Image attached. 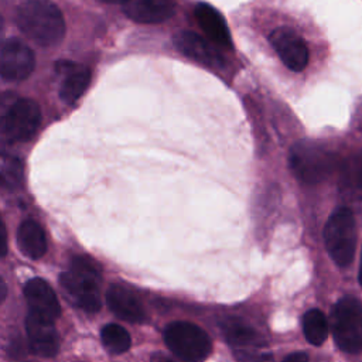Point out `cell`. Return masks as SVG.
Instances as JSON below:
<instances>
[{
	"instance_id": "1",
	"label": "cell",
	"mask_w": 362,
	"mask_h": 362,
	"mask_svg": "<svg viewBox=\"0 0 362 362\" xmlns=\"http://www.w3.org/2000/svg\"><path fill=\"white\" fill-rule=\"evenodd\" d=\"M16 21L20 31L42 47L58 44L65 35V20L49 0H27L20 4Z\"/></svg>"
},
{
	"instance_id": "2",
	"label": "cell",
	"mask_w": 362,
	"mask_h": 362,
	"mask_svg": "<svg viewBox=\"0 0 362 362\" xmlns=\"http://www.w3.org/2000/svg\"><path fill=\"white\" fill-rule=\"evenodd\" d=\"M59 280L61 286L85 311L96 313L100 308V270L93 259L75 256L71 262V270L62 273Z\"/></svg>"
},
{
	"instance_id": "3",
	"label": "cell",
	"mask_w": 362,
	"mask_h": 362,
	"mask_svg": "<svg viewBox=\"0 0 362 362\" xmlns=\"http://www.w3.org/2000/svg\"><path fill=\"white\" fill-rule=\"evenodd\" d=\"M290 168L304 184H318L328 178L335 167V156L314 141L293 144L288 154Z\"/></svg>"
},
{
	"instance_id": "4",
	"label": "cell",
	"mask_w": 362,
	"mask_h": 362,
	"mask_svg": "<svg viewBox=\"0 0 362 362\" xmlns=\"http://www.w3.org/2000/svg\"><path fill=\"white\" fill-rule=\"evenodd\" d=\"M331 329L337 345L349 354L362 352V304L355 297H342L331 311Z\"/></svg>"
},
{
	"instance_id": "5",
	"label": "cell",
	"mask_w": 362,
	"mask_h": 362,
	"mask_svg": "<svg viewBox=\"0 0 362 362\" xmlns=\"http://www.w3.org/2000/svg\"><path fill=\"white\" fill-rule=\"evenodd\" d=\"M324 242L331 259L338 266L351 264L356 246L355 219L351 209L338 208L331 214L324 228Z\"/></svg>"
},
{
	"instance_id": "6",
	"label": "cell",
	"mask_w": 362,
	"mask_h": 362,
	"mask_svg": "<svg viewBox=\"0 0 362 362\" xmlns=\"http://www.w3.org/2000/svg\"><path fill=\"white\" fill-rule=\"evenodd\" d=\"M164 341L168 349L185 362H199L205 359L212 349L208 334L188 321H174L168 324L164 329Z\"/></svg>"
},
{
	"instance_id": "7",
	"label": "cell",
	"mask_w": 362,
	"mask_h": 362,
	"mask_svg": "<svg viewBox=\"0 0 362 362\" xmlns=\"http://www.w3.org/2000/svg\"><path fill=\"white\" fill-rule=\"evenodd\" d=\"M41 123V110L31 99H18L3 112L1 134L10 143L28 141Z\"/></svg>"
},
{
	"instance_id": "8",
	"label": "cell",
	"mask_w": 362,
	"mask_h": 362,
	"mask_svg": "<svg viewBox=\"0 0 362 362\" xmlns=\"http://www.w3.org/2000/svg\"><path fill=\"white\" fill-rule=\"evenodd\" d=\"M35 68V57L31 48L17 40L4 41L0 54V72L6 81H23L31 75Z\"/></svg>"
},
{
	"instance_id": "9",
	"label": "cell",
	"mask_w": 362,
	"mask_h": 362,
	"mask_svg": "<svg viewBox=\"0 0 362 362\" xmlns=\"http://www.w3.org/2000/svg\"><path fill=\"white\" fill-rule=\"evenodd\" d=\"M270 44L274 48L283 64L294 71H303L308 64V48L304 40L288 27H279L269 35Z\"/></svg>"
},
{
	"instance_id": "10",
	"label": "cell",
	"mask_w": 362,
	"mask_h": 362,
	"mask_svg": "<svg viewBox=\"0 0 362 362\" xmlns=\"http://www.w3.org/2000/svg\"><path fill=\"white\" fill-rule=\"evenodd\" d=\"M174 44L180 52L202 65L211 68H221L225 64L221 48L216 47L206 37L198 35L197 33L178 31L174 35Z\"/></svg>"
},
{
	"instance_id": "11",
	"label": "cell",
	"mask_w": 362,
	"mask_h": 362,
	"mask_svg": "<svg viewBox=\"0 0 362 362\" xmlns=\"http://www.w3.org/2000/svg\"><path fill=\"white\" fill-rule=\"evenodd\" d=\"M25 331L30 349L34 354L51 358L58 352L59 339L52 320L28 313L25 318Z\"/></svg>"
},
{
	"instance_id": "12",
	"label": "cell",
	"mask_w": 362,
	"mask_h": 362,
	"mask_svg": "<svg viewBox=\"0 0 362 362\" xmlns=\"http://www.w3.org/2000/svg\"><path fill=\"white\" fill-rule=\"evenodd\" d=\"M24 296L30 308V313L55 321L61 314V307L57 294L51 286L40 279H31L24 287Z\"/></svg>"
},
{
	"instance_id": "13",
	"label": "cell",
	"mask_w": 362,
	"mask_h": 362,
	"mask_svg": "<svg viewBox=\"0 0 362 362\" xmlns=\"http://www.w3.org/2000/svg\"><path fill=\"white\" fill-rule=\"evenodd\" d=\"M194 16L205 37L221 49L232 48V38L222 14L208 3H198Z\"/></svg>"
},
{
	"instance_id": "14",
	"label": "cell",
	"mask_w": 362,
	"mask_h": 362,
	"mask_svg": "<svg viewBox=\"0 0 362 362\" xmlns=\"http://www.w3.org/2000/svg\"><path fill=\"white\" fill-rule=\"evenodd\" d=\"M123 13L133 21L156 24L170 18L175 10L174 0H126Z\"/></svg>"
},
{
	"instance_id": "15",
	"label": "cell",
	"mask_w": 362,
	"mask_h": 362,
	"mask_svg": "<svg viewBox=\"0 0 362 362\" xmlns=\"http://www.w3.org/2000/svg\"><path fill=\"white\" fill-rule=\"evenodd\" d=\"M55 68L64 76L59 86V98L66 105L75 103L83 95L90 82V71L85 66L66 61H61Z\"/></svg>"
},
{
	"instance_id": "16",
	"label": "cell",
	"mask_w": 362,
	"mask_h": 362,
	"mask_svg": "<svg viewBox=\"0 0 362 362\" xmlns=\"http://www.w3.org/2000/svg\"><path fill=\"white\" fill-rule=\"evenodd\" d=\"M106 300L116 317L129 322H141L144 320L143 305L130 290L122 286H112L106 293Z\"/></svg>"
},
{
	"instance_id": "17",
	"label": "cell",
	"mask_w": 362,
	"mask_h": 362,
	"mask_svg": "<svg viewBox=\"0 0 362 362\" xmlns=\"http://www.w3.org/2000/svg\"><path fill=\"white\" fill-rule=\"evenodd\" d=\"M17 243L20 250L30 259H40L47 252V238L41 225L27 219L21 222L17 230Z\"/></svg>"
},
{
	"instance_id": "18",
	"label": "cell",
	"mask_w": 362,
	"mask_h": 362,
	"mask_svg": "<svg viewBox=\"0 0 362 362\" xmlns=\"http://www.w3.org/2000/svg\"><path fill=\"white\" fill-rule=\"evenodd\" d=\"M223 334L226 337V341L235 351L266 346L262 337L253 328L240 321L225 322Z\"/></svg>"
},
{
	"instance_id": "19",
	"label": "cell",
	"mask_w": 362,
	"mask_h": 362,
	"mask_svg": "<svg viewBox=\"0 0 362 362\" xmlns=\"http://www.w3.org/2000/svg\"><path fill=\"white\" fill-rule=\"evenodd\" d=\"M303 332L307 341L313 345H321L328 335V321L325 315L317 310H308L303 315Z\"/></svg>"
},
{
	"instance_id": "20",
	"label": "cell",
	"mask_w": 362,
	"mask_h": 362,
	"mask_svg": "<svg viewBox=\"0 0 362 362\" xmlns=\"http://www.w3.org/2000/svg\"><path fill=\"white\" fill-rule=\"evenodd\" d=\"M100 339L103 346L110 354H123L130 348V335L129 332L117 325V324H107L100 331Z\"/></svg>"
},
{
	"instance_id": "21",
	"label": "cell",
	"mask_w": 362,
	"mask_h": 362,
	"mask_svg": "<svg viewBox=\"0 0 362 362\" xmlns=\"http://www.w3.org/2000/svg\"><path fill=\"white\" fill-rule=\"evenodd\" d=\"M23 164L18 158L11 156H3L1 158V184L4 188L14 189L20 187L23 181Z\"/></svg>"
},
{
	"instance_id": "22",
	"label": "cell",
	"mask_w": 362,
	"mask_h": 362,
	"mask_svg": "<svg viewBox=\"0 0 362 362\" xmlns=\"http://www.w3.org/2000/svg\"><path fill=\"white\" fill-rule=\"evenodd\" d=\"M235 356L239 362H274L272 354L264 351V346L239 349V351H235Z\"/></svg>"
},
{
	"instance_id": "23",
	"label": "cell",
	"mask_w": 362,
	"mask_h": 362,
	"mask_svg": "<svg viewBox=\"0 0 362 362\" xmlns=\"http://www.w3.org/2000/svg\"><path fill=\"white\" fill-rule=\"evenodd\" d=\"M283 362H308V355L305 352H293L287 355Z\"/></svg>"
},
{
	"instance_id": "24",
	"label": "cell",
	"mask_w": 362,
	"mask_h": 362,
	"mask_svg": "<svg viewBox=\"0 0 362 362\" xmlns=\"http://www.w3.org/2000/svg\"><path fill=\"white\" fill-rule=\"evenodd\" d=\"M151 362H175V361L168 358V356H165V355H163V354H156V355H153Z\"/></svg>"
},
{
	"instance_id": "25",
	"label": "cell",
	"mask_w": 362,
	"mask_h": 362,
	"mask_svg": "<svg viewBox=\"0 0 362 362\" xmlns=\"http://www.w3.org/2000/svg\"><path fill=\"white\" fill-rule=\"evenodd\" d=\"M3 239V245H1V255L4 256L6 255V252H7V245H6V238H7V235H6V228L3 226V236H1Z\"/></svg>"
},
{
	"instance_id": "26",
	"label": "cell",
	"mask_w": 362,
	"mask_h": 362,
	"mask_svg": "<svg viewBox=\"0 0 362 362\" xmlns=\"http://www.w3.org/2000/svg\"><path fill=\"white\" fill-rule=\"evenodd\" d=\"M99 1H102V3H109V4H113V3H120V4H123L126 0H99Z\"/></svg>"
},
{
	"instance_id": "27",
	"label": "cell",
	"mask_w": 362,
	"mask_h": 362,
	"mask_svg": "<svg viewBox=\"0 0 362 362\" xmlns=\"http://www.w3.org/2000/svg\"><path fill=\"white\" fill-rule=\"evenodd\" d=\"M359 283L362 286V256H361V264H359Z\"/></svg>"
},
{
	"instance_id": "28",
	"label": "cell",
	"mask_w": 362,
	"mask_h": 362,
	"mask_svg": "<svg viewBox=\"0 0 362 362\" xmlns=\"http://www.w3.org/2000/svg\"><path fill=\"white\" fill-rule=\"evenodd\" d=\"M359 165H361V171H362V156H361V158H359Z\"/></svg>"
}]
</instances>
